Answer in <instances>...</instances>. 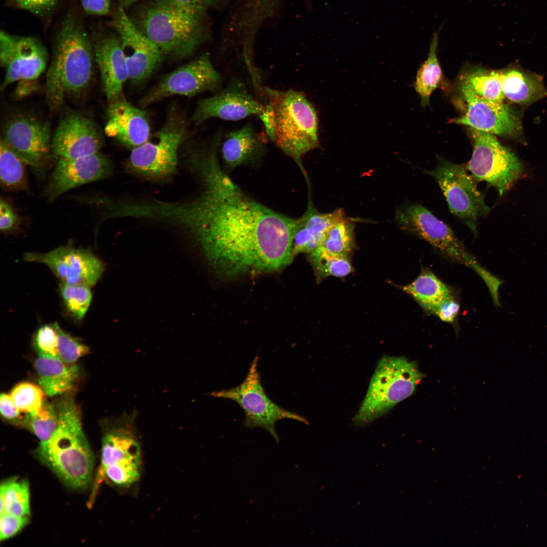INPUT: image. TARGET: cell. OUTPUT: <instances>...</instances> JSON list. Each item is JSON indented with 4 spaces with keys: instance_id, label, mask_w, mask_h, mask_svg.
Instances as JSON below:
<instances>
[{
    "instance_id": "6da1fadb",
    "label": "cell",
    "mask_w": 547,
    "mask_h": 547,
    "mask_svg": "<svg viewBox=\"0 0 547 547\" xmlns=\"http://www.w3.org/2000/svg\"><path fill=\"white\" fill-rule=\"evenodd\" d=\"M188 165L200 183L198 195L183 203L153 202L152 219L182 227L226 277L276 271L291 261L297 218L245 193L224 170L215 148L196 152Z\"/></svg>"
},
{
    "instance_id": "7a4b0ae2",
    "label": "cell",
    "mask_w": 547,
    "mask_h": 547,
    "mask_svg": "<svg viewBox=\"0 0 547 547\" xmlns=\"http://www.w3.org/2000/svg\"><path fill=\"white\" fill-rule=\"evenodd\" d=\"M262 96L265 110L259 118L267 138L304 171L302 158L319 146L315 107L302 93L293 89L264 86Z\"/></svg>"
},
{
    "instance_id": "3957f363",
    "label": "cell",
    "mask_w": 547,
    "mask_h": 547,
    "mask_svg": "<svg viewBox=\"0 0 547 547\" xmlns=\"http://www.w3.org/2000/svg\"><path fill=\"white\" fill-rule=\"evenodd\" d=\"M94 55L91 39L73 14L63 20L55 41L45 84L48 104L52 111L65 96H77L89 87L94 74Z\"/></svg>"
},
{
    "instance_id": "277c9868",
    "label": "cell",
    "mask_w": 547,
    "mask_h": 547,
    "mask_svg": "<svg viewBox=\"0 0 547 547\" xmlns=\"http://www.w3.org/2000/svg\"><path fill=\"white\" fill-rule=\"evenodd\" d=\"M56 409L58 427L47 442L40 444L38 455L66 485L86 489L92 481L94 460L82 428L80 410L70 397L60 401Z\"/></svg>"
},
{
    "instance_id": "5b68a950",
    "label": "cell",
    "mask_w": 547,
    "mask_h": 547,
    "mask_svg": "<svg viewBox=\"0 0 547 547\" xmlns=\"http://www.w3.org/2000/svg\"><path fill=\"white\" fill-rule=\"evenodd\" d=\"M203 14L173 0H157L140 12L134 24L165 56L181 59L204 41Z\"/></svg>"
},
{
    "instance_id": "8992f818",
    "label": "cell",
    "mask_w": 547,
    "mask_h": 547,
    "mask_svg": "<svg viewBox=\"0 0 547 547\" xmlns=\"http://www.w3.org/2000/svg\"><path fill=\"white\" fill-rule=\"evenodd\" d=\"M395 218L402 230L424 240L447 259L473 269L483 280L491 297L498 296L503 281L483 267L451 227L429 210L420 204H409L399 209Z\"/></svg>"
},
{
    "instance_id": "52a82bcc",
    "label": "cell",
    "mask_w": 547,
    "mask_h": 547,
    "mask_svg": "<svg viewBox=\"0 0 547 547\" xmlns=\"http://www.w3.org/2000/svg\"><path fill=\"white\" fill-rule=\"evenodd\" d=\"M423 376L415 362L403 357H382L354 422L364 425L387 413L413 394Z\"/></svg>"
},
{
    "instance_id": "ba28073f",
    "label": "cell",
    "mask_w": 547,
    "mask_h": 547,
    "mask_svg": "<svg viewBox=\"0 0 547 547\" xmlns=\"http://www.w3.org/2000/svg\"><path fill=\"white\" fill-rule=\"evenodd\" d=\"M186 123L176 112L171 113L152 140L132 149L126 162L130 172L146 178L162 179L175 173L179 148L184 140Z\"/></svg>"
},
{
    "instance_id": "9c48e42d",
    "label": "cell",
    "mask_w": 547,
    "mask_h": 547,
    "mask_svg": "<svg viewBox=\"0 0 547 547\" xmlns=\"http://www.w3.org/2000/svg\"><path fill=\"white\" fill-rule=\"evenodd\" d=\"M259 357L253 360L248 373L239 385L226 389L211 392L216 398L232 400L243 410L244 425L248 428L260 427L267 431L278 442L275 425L277 421L289 419L307 424L303 417L286 410L275 403L266 394L261 382L258 370Z\"/></svg>"
},
{
    "instance_id": "30bf717a",
    "label": "cell",
    "mask_w": 547,
    "mask_h": 547,
    "mask_svg": "<svg viewBox=\"0 0 547 547\" xmlns=\"http://www.w3.org/2000/svg\"><path fill=\"white\" fill-rule=\"evenodd\" d=\"M471 135L473 152L465 169L476 181L486 182L502 196L522 175V164L494 134L471 128Z\"/></svg>"
},
{
    "instance_id": "8fae6325",
    "label": "cell",
    "mask_w": 547,
    "mask_h": 547,
    "mask_svg": "<svg viewBox=\"0 0 547 547\" xmlns=\"http://www.w3.org/2000/svg\"><path fill=\"white\" fill-rule=\"evenodd\" d=\"M437 159L436 167L425 172L438 184L450 212L477 236L478 220L490 210L484 196L464 167L440 157Z\"/></svg>"
},
{
    "instance_id": "7c38bea8",
    "label": "cell",
    "mask_w": 547,
    "mask_h": 547,
    "mask_svg": "<svg viewBox=\"0 0 547 547\" xmlns=\"http://www.w3.org/2000/svg\"><path fill=\"white\" fill-rule=\"evenodd\" d=\"M222 79L208 53L165 74L140 100L146 106L175 95L193 96L222 88Z\"/></svg>"
},
{
    "instance_id": "4fadbf2b",
    "label": "cell",
    "mask_w": 547,
    "mask_h": 547,
    "mask_svg": "<svg viewBox=\"0 0 547 547\" xmlns=\"http://www.w3.org/2000/svg\"><path fill=\"white\" fill-rule=\"evenodd\" d=\"M110 24L122 45L128 79L134 86L141 85L161 65L164 54L138 28L122 6L119 8Z\"/></svg>"
},
{
    "instance_id": "5bb4252c",
    "label": "cell",
    "mask_w": 547,
    "mask_h": 547,
    "mask_svg": "<svg viewBox=\"0 0 547 547\" xmlns=\"http://www.w3.org/2000/svg\"><path fill=\"white\" fill-rule=\"evenodd\" d=\"M24 260L46 265L60 283L95 285L105 270V265L89 249L75 248L72 242L45 253L27 252Z\"/></svg>"
},
{
    "instance_id": "9a60e30c",
    "label": "cell",
    "mask_w": 547,
    "mask_h": 547,
    "mask_svg": "<svg viewBox=\"0 0 547 547\" xmlns=\"http://www.w3.org/2000/svg\"><path fill=\"white\" fill-rule=\"evenodd\" d=\"M46 49L37 38L0 33V62L5 69L1 89L21 80H36L47 67Z\"/></svg>"
},
{
    "instance_id": "2e32d148",
    "label": "cell",
    "mask_w": 547,
    "mask_h": 547,
    "mask_svg": "<svg viewBox=\"0 0 547 547\" xmlns=\"http://www.w3.org/2000/svg\"><path fill=\"white\" fill-rule=\"evenodd\" d=\"M136 412L123 413L107 424L102 441L100 464L95 480L108 467L141 470V449L136 427Z\"/></svg>"
},
{
    "instance_id": "e0dca14e",
    "label": "cell",
    "mask_w": 547,
    "mask_h": 547,
    "mask_svg": "<svg viewBox=\"0 0 547 547\" xmlns=\"http://www.w3.org/2000/svg\"><path fill=\"white\" fill-rule=\"evenodd\" d=\"M52 138L47 123L28 114L10 119L4 129V140L25 164L40 169L49 162Z\"/></svg>"
},
{
    "instance_id": "ac0fdd59",
    "label": "cell",
    "mask_w": 547,
    "mask_h": 547,
    "mask_svg": "<svg viewBox=\"0 0 547 547\" xmlns=\"http://www.w3.org/2000/svg\"><path fill=\"white\" fill-rule=\"evenodd\" d=\"M265 105L248 91L238 77L231 79L225 87L209 97L199 100L191 121L199 125L212 118L236 121L262 114Z\"/></svg>"
},
{
    "instance_id": "d6986e66",
    "label": "cell",
    "mask_w": 547,
    "mask_h": 547,
    "mask_svg": "<svg viewBox=\"0 0 547 547\" xmlns=\"http://www.w3.org/2000/svg\"><path fill=\"white\" fill-rule=\"evenodd\" d=\"M103 144L102 133L93 119L72 111L60 120L52 138V151L60 158H78L99 152Z\"/></svg>"
},
{
    "instance_id": "ffe728a7",
    "label": "cell",
    "mask_w": 547,
    "mask_h": 547,
    "mask_svg": "<svg viewBox=\"0 0 547 547\" xmlns=\"http://www.w3.org/2000/svg\"><path fill=\"white\" fill-rule=\"evenodd\" d=\"M112 171L110 159L98 152L73 159L60 158L45 187V195L53 202L66 191L108 177Z\"/></svg>"
},
{
    "instance_id": "44dd1931",
    "label": "cell",
    "mask_w": 547,
    "mask_h": 547,
    "mask_svg": "<svg viewBox=\"0 0 547 547\" xmlns=\"http://www.w3.org/2000/svg\"><path fill=\"white\" fill-rule=\"evenodd\" d=\"M460 90L467 109L464 115L453 119L452 123L499 136L519 134V120L507 105L486 100L462 84Z\"/></svg>"
},
{
    "instance_id": "7402d4cb",
    "label": "cell",
    "mask_w": 547,
    "mask_h": 547,
    "mask_svg": "<svg viewBox=\"0 0 547 547\" xmlns=\"http://www.w3.org/2000/svg\"><path fill=\"white\" fill-rule=\"evenodd\" d=\"M91 39L95 62L109 103L123 95L124 85L128 79L125 55L118 36L101 30H94Z\"/></svg>"
},
{
    "instance_id": "603a6c76",
    "label": "cell",
    "mask_w": 547,
    "mask_h": 547,
    "mask_svg": "<svg viewBox=\"0 0 547 547\" xmlns=\"http://www.w3.org/2000/svg\"><path fill=\"white\" fill-rule=\"evenodd\" d=\"M105 133L132 149L147 141L150 126L146 112L122 95L109 103Z\"/></svg>"
},
{
    "instance_id": "cb8c5ba5",
    "label": "cell",
    "mask_w": 547,
    "mask_h": 547,
    "mask_svg": "<svg viewBox=\"0 0 547 547\" xmlns=\"http://www.w3.org/2000/svg\"><path fill=\"white\" fill-rule=\"evenodd\" d=\"M222 167L230 172L241 166H255L266 152L265 138L249 123L223 136L219 146Z\"/></svg>"
},
{
    "instance_id": "d4e9b609",
    "label": "cell",
    "mask_w": 547,
    "mask_h": 547,
    "mask_svg": "<svg viewBox=\"0 0 547 547\" xmlns=\"http://www.w3.org/2000/svg\"><path fill=\"white\" fill-rule=\"evenodd\" d=\"M344 216L341 209L327 213L319 212L309 201L305 213L297 218L293 254L301 252L310 254L319 248L328 228Z\"/></svg>"
},
{
    "instance_id": "484cf974",
    "label": "cell",
    "mask_w": 547,
    "mask_h": 547,
    "mask_svg": "<svg viewBox=\"0 0 547 547\" xmlns=\"http://www.w3.org/2000/svg\"><path fill=\"white\" fill-rule=\"evenodd\" d=\"M34 366L41 388L52 397L71 389L79 377V368L58 357L39 355Z\"/></svg>"
},
{
    "instance_id": "4316f807",
    "label": "cell",
    "mask_w": 547,
    "mask_h": 547,
    "mask_svg": "<svg viewBox=\"0 0 547 547\" xmlns=\"http://www.w3.org/2000/svg\"><path fill=\"white\" fill-rule=\"evenodd\" d=\"M426 312L434 315L438 308L454 297L453 291L429 269L422 267L411 283L401 287Z\"/></svg>"
},
{
    "instance_id": "83f0119b",
    "label": "cell",
    "mask_w": 547,
    "mask_h": 547,
    "mask_svg": "<svg viewBox=\"0 0 547 547\" xmlns=\"http://www.w3.org/2000/svg\"><path fill=\"white\" fill-rule=\"evenodd\" d=\"M501 82L504 97L515 103H531L546 94L538 76L517 69L502 72Z\"/></svg>"
},
{
    "instance_id": "f1b7e54d",
    "label": "cell",
    "mask_w": 547,
    "mask_h": 547,
    "mask_svg": "<svg viewBox=\"0 0 547 547\" xmlns=\"http://www.w3.org/2000/svg\"><path fill=\"white\" fill-rule=\"evenodd\" d=\"M441 29V27L433 33L427 58L419 68L416 75L414 87L421 98L422 105L429 103L431 94L441 84L443 78L437 56Z\"/></svg>"
},
{
    "instance_id": "f546056e",
    "label": "cell",
    "mask_w": 547,
    "mask_h": 547,
    "mask_svg": "<svg viewBox=\"0 0 547 547\" xmlns=\"http://www.w3.org/2000/svg\"><path fill=\"white\" fill-rule=\"evenodd\" d=\"M24 162L8 145L3 138L0 144V179L5 188L13 190H28Z\"/></svg>"
},
{
    "instance_id": "4dcf8cb0",
    "label": "cell",
    "mask_w": 547,
    "mask_h": 547,
    "mask_svg": "<svg viewBox=\"0 0 547 547\" xmlns=\"http://www.w3.org/2000/svg\"><path fill=\"white\" fill-rule=\"evenodd\" d=\"M0 497V514L19 517L30 515L29 489L27 481L12 478L2 483Z\"/></svg>"
},
{
    "instance_id": "1f68e13d",
    "label": "cell",
    "mask_w": 547,
    "mask_h": 547,
    "mask_svg": "<svg viewBox=\"0 0 547 547\" xmlns=\"http://www.w3.org/2000/svg\"><path fill=\"white\" fill-rule=\"evenodd\" d=\"M354 223L343 217L328 228L319 248L332 254L347 256L354 247Z\"/></svg>"
},
{
    "instance_id": "d6a6232c",
    "label": "cell",
    "mask_w": 547,
    "mask_h": 547,
    "mask_svg": "<svg viewBox=\"0 0 547 547\" xmlns=\"http://www.w3.org/2000/svg\"><path fill=\"white\" fill-rule=\"evenodd\" d=\"M501 75L502 72L477 70L466 74L461 84L486 100L502 103L505 97L502 91Z\"/></svg>"
},
{
    "instance_id": "836d02e7",
    "label": "cell",
    "mask_w": 547,
    "mask_h": 547,
    "mask_svg": "<svg viewBox=\"0 0 547 547\" xmlns=\"http://www.w3.org/2000/svg\"><path fill=\"white\" fill-rule=\"evenodd\" d=\"M22 424L37 437L40 444H44L52 437L58 427L59 416L57 409L44 401L37 412L26 414Z\"/></svg>"
},
{
    "instance_id": "e575fe53",
    "label": "cell",
    "mask_w": 547,
    "mask_h": 547,
    "mask_svg": "<svg viewBox=\"0 0 547 547\" xmlns=\"http://www.w3.org/2000/svg\"><path fill=\"white\" fill-rule=\"evenodd\" d=\"M309 254L317 276L320 278L330 276L342 277L353 271V267L346 256L332 254L320 248Z\"/></svg>"
},
{
    "instance_id": "d590c367",
    "label": "cell",
    "mask_w": 547,
    "mask_h": 547,
    "mask_svg": "<svg viewBox=\"0 0 547 547\" xmlns=\"http://www.w3.org/2000/svg\"><path fill=\"white\" fill-rule=\"evenodd\" d=\"M59 290L63 304L70 315L76 320H82L92 301L90 287L60 283Z\"/></svg>"
},
{
    "instance_id": "8d00e7d4",
    "label": "cell",
    "mask_w": 547,
    "mask_h": 547,
    "mask_svg": "<svg viewBox=\"0 0 547 547\" xmlns=\"http://www.w3.org/2000/svg\"><path fill=\"white\" fill-rule=\"evenodd\" d=\"M44 394L41 387L29 382H22L13 389L10 395L20 412L32 414L41 408Z\"/></svg>"
},
{
    "instance_id": "74e56055",
    "label": "cell",
    "mask_w": 547,
    "mask_h": 547,
    "mask_svg": "<svg viewBox=\"0 0 547 547\" xmlns=\"http://www.w3.org/2000/svg\"><path fill=\"white\" fill-rule=\"evenodd\" d=\"M58 357L64 362L72 364L89 352V348L76 338L58 327Z\"/></svg>"
},
{
    "instance_id": "f35d334b",
    "label": "cell",
    "mask_w": 547,
    "mask_h": 547,
    "mask_svg": "<svg viewBox=\"0 0 547 547\" xmlns=\"http://www.w3.org/2000/svg\"><path fill=\"white\" fill-rule=\"evenodd\" d=\"M56 323L43 325L37 330L34 345L39 355L58 357V327Z\"/></svg>"
},
{
    "instance_id": "ab89813d",
    "label": "cell",
    "mask_w": 547,
    "mask_h": 547,
    "mask_svg": "<svg viewBox=\"0 0 547 547\" xmlns=\"http://www.w3.org/2000/svg\"><path fill=\"white\" fill-rule=\"evenodd\" d=\"M0 517V539H9L18 533L28 523L29 517H19L6 513Z\"/></svg>"
},
{
    "instance_id": "60d3db41",
    "label": "cell",
    "mask_w": 547,
    "mask_h": 547,
    "mask_svg": "<svg viewBox=\"0 0 547 547\" xmlns=\"http://www.w3.org/2000/svg\"><path fill=\"white\" fill-rule=\"evenodd\" d=\"M15 5L36 15L45 16L52 12L59 0H12Z\"/></svg>"
},
{
    "instance_id": "b9f144b4",
    "label": "cell",
    "mask_w": 547,
    "mask_h": 547,
    "mask_svg": "<svg viewBox=\"0 0 547 547\" xmlns=\"http://www.w3.org/2000/svg\"><path fill=\"white\" fill-rule=\"evenodd\" d=\"M20 224V219L12 206L5 200L0 201V229L8 232L16 230Z\"/></svg>"
},
{
    "instance_id": "7bdbcfd3",
    "label": "cell",
    "mask_w": 547,
    "mask_h": 547,
    "mask_svg": "<svg viewBox=\"0 0 547 547\" xmlns=\"http://www.w3.org/2000/svg\"><path fill=\"white\" fill-rule=\"evenodd\" d=\"M459 309V304L455 297H453L442 303L438 308L434 315L444 322L453 323L458 316Z\"/></svg>"
},
{
    "instance_id": "ee69618b",
    "label": "cell",
    "mask_w": 547,
    "mask_h": 547,
    "mask_svg": "<svg viewBox=\"0 0 547 547\" xmlns=\"http://www.w3.org/2000/svg\"><path fill=\"white\" fill-rule=\"evenodd\" d=\"M84 11L96 15H106L109 11L111 0H81Z\"/></svg>"
},
{
    "instance_id": "f6af8a7d",
    "label": "cell",
    "mask_w": 547,
    "mask_h": 547,
    "mask_svg": "<svg viewBox=\"0 0 547 547\" xmlns=\"http://www.w3.org/2000/svg\"><path fill=\"white\" fill-rule=\"evenodd\" d=\"M0 409L3 416L9 420H15L20 416V411L15 404L10 395L1 394Z\"/></svg>"
},
{
    "instance_id": "bcb514c9",
    "label": "cell",
    "mask_w": 547,
    "mask_h": 547,
    "mask_svg": "<svg viewBox=\"0 0 547 547\" xmlns=\"http://www.w3.org/2000/svg\"><path fill=\"white\" fill-rule=\"evenodd\" d=\"M13 95L15 98H21L35 93L38 90L36 80H21L18 82Z\"/></svg>"
},
{
    "instance_id": "7dc6e473",
    "label": "cell",
    "mask_w": 547,
    "mask_h": 547,
    "mask_svg": "<svg viewBox=\"0 0 547 547\" xmlns=\"http://www.w3.org/2000/svg\"><path fill=\"white\" fill-rule=\"evenodd\" d=\"M182 5L198 11L204 9L214 0H173Z\"/></svg>"
},
{
    "instance_id": "c3c4849f",
    "label": "cell",
    "mask_w": 547,
    "mask_h": 547,
    "mask_svg": "<svg viewBox=\"0 0 547 547\" xmlns=\"http://www.w3.org/2000/svg\"><path fill=\"white\" fill-rule=\"evenodd\" d=\"M138 0H124L122 6L124 8L128 7Z\"/></svg>"
}]
</instances>
